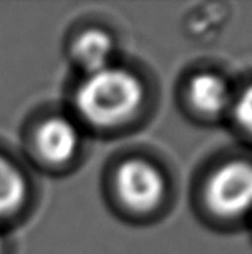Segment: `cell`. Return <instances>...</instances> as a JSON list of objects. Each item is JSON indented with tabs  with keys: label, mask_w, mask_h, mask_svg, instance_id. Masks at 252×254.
<instances>
[{
	"label": "cell",
	"mask_w": 252,
	"mask_h": 254,
	"mask_svg": "<svg viewBox=\"0 0 252 254\" xmlns=\"http://www.w3.org/2000/svg\"><path fill=\"white\" fill-rule=\"evenodd\" d=\"M116 190L127 208L150 211L161 203L165 191V180L151 163L143 159H127L117 168Z\"/></svg>",
	"instance_id": "3957f363"
},
{
	"label": "cell",
	"mask_w": 252,
	"mask_h": 254,
	"mask_svg": "<svg viewBox=\"0 0 252 254\" xmlns=\"http://www.w3.org/2000/svg\"><path fill=\"white\" fill-rule=\"evenodd\" d=\"M207 201L223 217H238L252 209V164L230 161L220 166L207 184Z\"/></svg>",
	"instance_id": "7a4b0ae2"
},
{
	"label": "cell",
	"mask_w": 252,
	"mask_h": 254,
	"mask_svg": "<svg viewBox=\"0 0 252 254\" xmlns=\"http://www.w3.org/2000/svg\"><path fill=\"white\" fill-rule=\"evenodd\" d=\"M235 116L240 126L252 133V84L246 87L238 97L235 103Z\"/></svg>",
	"instance_id": "ba28073f"
},
{
	"label": "cell",
	"mask_w": 252,
	"mask_h": 254,
	"mask_svg": "<svg viewBox=\"0 0 252 254\" xmlns=\"http://www.w3.org/2000/svg\"><path fill=\"white\" fill-rule=\"evenodd\" d=\"M188 95L196 110L204 115H220L230 105V89L220 76L201 72L190 81Z\"/></svg>",
	"instance_id": "8992f818"
},
{
	"label": "cell",
	"mask_w": 252,
	"mask_h": 254,
	"mask_svg": "<svg viewBox=\"0 0 252 254\" xmlns=\"http://www.w3.org/2000/svg\"><path fill=\"white\" fill-rule=\"evenodd\" d=\"M143 84L135 74L109 66L87 74L76 92L74 106L87 123L112 127L135 115L143 103Z\"/></svg>",
	"instance_id": "6da1fadb"
},
{
	"label": "cell",
	"mask_w": 252,
	"mask_h": 254,
	"mask_svg": "<svg viewBox=\"0 0 252 254\" xmlns=\"http://www.w3.org/2000/svg\"><path fill=\"white\" fill-rule=\"evenodd\" d=\"M2 251H3V240L0 237V254H2Z\"/></svg>",
	"instance_id": "9c48e42d"
},
{
	"label": "cell",
	"mask_w": 252,
	"mask_h": 254,
	"mask_svg": "<svg viewBox=\"0 0 252 254\" xmlns=\"http://www.w3.org/2000/svg\"><path fill=\"white\" fill-rule=\"evenodd\" d=\"M28 185L15 164L0 155V219L11 216L26 201Z\"/></svg>",
	"instance_id": "52a82bcc"
},
{
	"label": "cell",
	"mask_w": 252,
	"mask_h": 254,
	"mask_svg": "<svg viewBox=\"0 0 252 254\" xmlns=\"http://www.w3.org/2000/svg\"><path fill=\"white\" fill-rule=\"evenodd\" d=\"M34 145L44 161L61 166L71 161L81 146L76 126L64 118H50L36 130Z\"/></svg>",
	"instance_id": "277c9868"
},
{
	"label": "cell",
	"mask_w": 252,
	"mask_h": 254,
	"mask_svg": "<svg viewBox=\"0 0 252 254\" xmlns=\"http://www.w3.org/2000/svg\"><path fill=\"white\" fill-rule=\"evenodd\" d=\"M112 55H114L112 37L101 29L84 31L72 45V57L87 74L109 68Z\"/></svg>",
	"instance_id": "5b68a950"
}]
</instances>
